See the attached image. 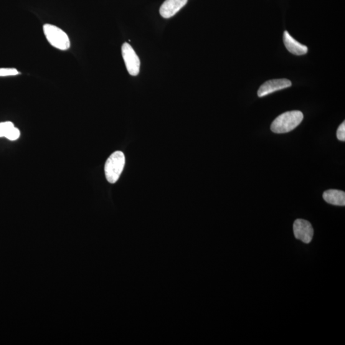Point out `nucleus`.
Masks as SVG:
<instances>
[{
  "instance_id": "nucleus-9",
  "label": "nucleus",
  "mask_w": 345,
  "mask_h": 345,
  "mask_svg": "<svg viewBox=\"0 0 345 345\" xmlns=\"http://www.w3.org/2000/svg\"><path fill=\"white\" fill-rule=\"evenodd\" d=\"M325 201L329 204L336 206H344L345 192L336 189H330L325 191L323 194Z\"/></svg>"
},
{
  "instance_id": "nucleus-6",
  "label": "nucleus",
  "mask_w": 345,
  "mask_h": 345,
  "mask_svg": "<svg viewBox=\"0 0 345 345\" xmlns=\"http://www.w3.org/2000/svg\"><path fill=\"white\" fill-rule=\"evenodd\" d=\"M291 86V82L287 79H278L266 81L258 91L259 97H265L277 91L285 89Z\"/></svg>"
},
{
  "instance_id": "nucleus-3",
  "label": "nucleus",
  "mask_w": 345,
  "mask_h": 345,
  "mask_svg": "<svg viewBox=\"0 0 345 345\" xmlns=\"http://www.w3.org/2000/svg\"><path fill=\"white\" fill-rule=\"evenodd\" d=\"M45 38L52 46L58 50L66 51L70 47L69 37L62 29L55 25L45 24L43 27Z\"/></svg>"
},
{
  "instance_id": "nucleus-12",
  "label": "nucleus",
  "mask_w": 345,
  "mask_h": 345,
  "mask_svg": "<svg viewBox=\"0 0 345 345\" xmlns=\"http://www.w3.org/2000/svg\"><path fill=\"white\" fill-rule=\"evenodd\" d=\"M20 72L16 68H0V77L5 76H16Z\"/></svg>"
},
{
  "instance_id": "nucleus-2",
  "label": "nucleus",
  "mask_w": 345,
  "mask_h": 345,
  "mask_svg": "<svg viewBox=\"0 0 345 345\" xmlns=\"http://www.w3.org/2000/svg\"><path fill=\"white\" fill-rule=\"evenodd\" d=\"M126 164L123 152L116 151L111 154L106 162L105 171L106 179L111 184L118 181Z\"/></svg>"
},
{
  "instance_id": "nucleus-1",
  "label": "nucleus",
  "mask_w": 345,
  "mask_h": 345,
  "mask_svg": "<svg viewBox=\"0 0 345 345\" xmlns=\"http://www.w3.org/2000/svg\"><path fill=\"white\" fill-rule=\"evenodd\" d=\"M304 118L300 111H291L281 114L271 124L270 129L276 134L287 133L300 125Z\"/></svg>"
},
{
  "instance_id": "nucleus-10",
  "label": "nucleus",
  "mask_w": 345,
  "mask_h": 345,
  "mask_svg": "<svg viewBox=\"0 0 345 345\" xmlns=\"http://www.w3.org/2000/svg\"><path fill=\"white\" fill-rule=\"evenodd\" d=\"M14 127V124L11 121L0 123V138L6 136L7 133Z\"/></svg>"
},
{
  "instance_id": "nucleus-11",
  "label": "nucleus",
  "mask_w": 345,
  "mask_h": 345,
  "mask_svg": "<svg viewBox=\"0 0 345 345\" xmlns=\"http://www.w3.org/2000/svg\"><path fill=\"white\" fill-rule=\"evenodd\" d=\"M20 136V131L18 129L15 128H12L8 133L6 134V138L9 139V140L15 141L17 140V139H19Z\"/></svg>"
},
{
  "instance_id": "nucleus-7",
  "label": "nucleus",
  "mask_w": 345,
  "mask_h": 345,
  "mask_svg": "<svg viewBox=\"0 0 345 345\" xmlns=\"http://www.w3.org/2000/svg\"><path fill=\"white\" fill-rule=\"evenodd\" d=\"M188 0H166L160 8V14L164 18H170L176 15Z\"/></svg>"
},
{
  "instance_id": "nucleus-8",
  "label": "nucleus",
  "mask_w": 345,
  "mask_h": 345,
  "mask_svg": "<svg viewBox=\"0 0 345 345\" xmlns=\"http://www.w3.org/2000/svg\"><path fill=\"white\" fill-rule=\"evenodd\" d=\"M283 42L286 49L291 54L301 56L306 54L308 52V47L306 45L297 41L287 31L284 32Z\"/></svg>"
},
{
  "instance_id": "nucleus-4",
  "label": "nucleus",
  "mask_w": 345,
  "mask_h": 345,
  "mask_svg": "<svg viewBox=\"0 0 345 345\" xmlns=\"http://www.w3.org/2000/svg\"><path fill=\"white\" fill-rule=\"evenodd\" d=\"M121 53L129 75L133 76L138 75L140 68V60L133 48L128 43H124L121 47Z\"/></svg>"
},
{
  "instance_id": "nucleus-5",
  "label": "nucleus",
  "mask_w": 345,
  "mask_h": 345,
  "mask_svg": "<svg viewBox=\"0 0 345 345\" xmlns=\"http://www.w3.org/2000/svg\"><path fill=\"white\" fill-rule=\"evenodd\" d=\"M293 233L297 239L305 243H309L313 239L314 230L308 220L298 219L293 223Z\"/></svg>"
},
{
  "instance_id": "nucleus-13",
  "label": "nucleus",
  "mask_w": 345,
  "mask_h": 345,
  "mask_svg": "<svg viewBox=\"0 0 345 345\" xmlns=\"http://www.w3.org/2000/svg\"><path fill=\"white\" fill-rule=\"evenodd\" d=\"M337 138L339 141H345V122L343 121L337 129L336 133Z\"/></svg>"
}]
</instances>
